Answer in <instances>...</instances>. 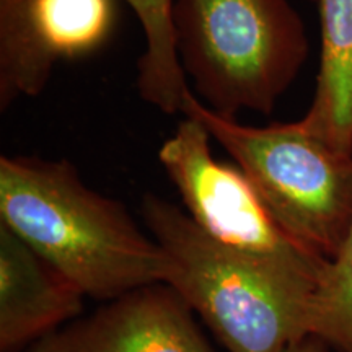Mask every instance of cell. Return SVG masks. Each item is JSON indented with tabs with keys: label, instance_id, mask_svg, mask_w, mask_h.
<instances>
[{
	"label": "cell",
	"instance_id": "obj_1",
	"mask_svg": "<svg viewBox=\"0 0 352 352\" xmlns=\"http://www.w3.org/2000/svg\"><path fill=\"white\" fill-rule=\"evenodd\" d=\"M0 223L94 300L165 283L166 259L153 236L65 158L0 157Z\"/></svg>",
	"mask_w": 352,
	"mask_h": 352
},
{
	"label": "cell",
	"instance_id": "obj_2",
	"mask_svg": "<svg viewBox=\"0 0 352 352\" xmlns=\"http://www.w3.org/2000/svg\"><path fill=\"white\" fill-rule=\"evenodd\" d=\"M142 217L165 254V284L228 352H283L310 334L316 280L272 271L232 252L155 192L142 197Z\"/></svg>",
	"mask_w": 352,
	"mask_h": 352
},
{
	"label": "cell",
	"instance_id": "obj_3",
	"mask_svg": "<svg viewBox=\"0 0 352 352\" xmlns=\"http://www.w3.org/2000/svg\"><path fill=\"white\" fill-rule=\"evenodd\" d=\"M184 76L212 111L271 114L305 64L310 43L289 0H175Z\"/></svg>",
	"mask_w": 352,
	"mask_h": 352
},
{
	"label": "cell",
	"instance_id": "obj_4",
	"mask_svg": "<svg viewBox=\"0 0 352 352\" xmlns=\"http://www.w3.org/2000/svg\"><path fill=\"white\" fill-rule=\"evenodd\" d=\"M183 116L199 121L235 160L290 239L324 261L336 256L352 222V155L300 120L246 126L209 109L192 90Z\"/></svg>",
	"mask_w": 352,
	"mask_h": 352
},
{
	"label": "cell",
	"instance_id": "obj_5",
	"mask_svg": "<svg viewBox=\"0 0 352 352\" xmlns=\"http://www.w3.org/2000/svg\"><path fill=\"white\" fill-rule=\"evenodd\" d=\"M210 139L199 121L184 116L158 151L189 217L232 252L272 271L318 283L328 261L290 239L245 171L215 160Z\"/></svg>",
	"mask_w": 352,
	"mask_h": 352
},
{
	"label": "cell",
	"instance_id": "obj_6",
	"mask_svg": "<svg viewBox=\"0 0 352 352\" xmlns=\"http://www.w3.org/2000/svg\"><path fill=\"white\" fill-rule=\"evenodd\" d=\"M114 26V0H13L0 7V109L38 96L60 60L98 50Z\"/></svg>",
	"mask_w": 352,
	"mask_h": 352
},
{
	"label": "cell",
	"instance_id": "obj_7",
	"mask_svg": "<svg viewBox=\"0 0 352 352\" xmlns=\"http://www.w3.org/2000/svg\"><path fill=\"white\" fill-rule=\"evenodd\" d=\"M195 311L165 283L134 289L25 352H212Z\"/></svg>",
	"mask_w": 352,
	"mask_h": 352
},
{
	"label": "cell",
	"instance_id": "obj_8",
	"mask_svg": "<svg viewBox=\"0 0 352 352\" xmlns=\"http://www.w3.org/2000/svg\"><path fill=\"white\" fill-rule=\"evenodd\" d=\"M85 294L0 223V352H25L78 318Z\"/></svg>",
	"mask_w": 352,
	"mask_h": 352
},
{
	"label": "cell",
	"instance_id": "obj_9",
	"mask_svg": "<svg viewBox=\"0 0 352 352\" xmlns=\"http://www.w3.org/2000/svg\"><path fill=\"white\" fill-rule=\"evenodd\" d=\"M320 69L300 122L323 142L352 155V0H318Z\"/></svg>",
	"mask_w": 352,
	"mask_h": 352
},
{
	"label": "cell",
	"instance_id": "obj_10",
	"mask_svg": "<svg viewBox=\"0 0 352 352\" xmlns=\"http://www.w3.org/2000/svg\"><path fill=\"white\" fill-rule=\"evenodd\" d=\"M145 34V51L138 63V91L145 103L176 114L191 91L178 59L173 34L175 0H126Z\"/></svg>",
	"mask_w": 352,
	"mask_h": 352
},
{
	"label": "cell",
	"instance_id": "obj_11",
	"mask_svg": "<svg viewBox=\"0 0 352 352\" xmlns=\"http://www.w3.org/2000/svg\"><path fill=\"white\" fill-rule=\"evenodd\" d=\"M308 333L338 352H352V222L340 252L324 264L316 284Z\"/></svg>",
	"mask_w": 352,
	"mask_h": 352
},
{
	"label": "cell",
	"instance_id": "obj_12",
	"mask_svg": "<svg viewBox=\"0 0 352 352\" xmlns=\"http://www.w3.org/2000/svg\"><path fill=\"white\" fill-rule=\"evenodd\" d=\"M329 347L323 340H320L318 336H314V334H307L302 340H298L290 344L287 349L283 352H329Z\"/></svg>",
	"mask_w": 352,
	"mask_h": 352
},
{
	"label": "cell",
	"instance_id": "obj_13",
	"mask_svg": "<svg viewBox=\"0 0 352 352\" xmlns=\"http://www.w3.org/2000/svg\"><path fill=\"white\" fill-rule=\"evenodd\" d=\"M13 0H0V7H6L8 3H12Z\"/></svg>",
	"mask_w": 352,
	"mask_h": 352
}]
</instances>
